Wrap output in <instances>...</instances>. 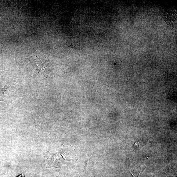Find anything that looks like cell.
<instances>
[{
    "mask_svg": "<svg viewBox=\"0 0 177 177\" xmlns=\"http://www.w3.org/2000/svg\"><path fill=\"white\" fill-rule=\"evenodd\" d=\"M129 171H130V172L131 174H132V176H133V177H136V176H135V175L134 174H133L132 173V172H131V171H130V170H129ZM139 176H138V177H139Z\"/></svg>",
    "mask_w": 177,
    "mask_h": 177,
    "instance_id": "6da1fadb",
    "label": "cell"
},
{
    "mask_svg": "<svg viewBox=\"0 0 177 177\" xmlns=\"http://www.w3.org/2000/svg\"><path fill=\"white\" fill-rule=\"evenodd\" d=\"M17 177H24V176L23 175H20L19 176H18Z\"/></svg>",
    "mask_w": 177,
    "mask_h": 177,
    "instance_id": "7a4b0ae2",
    "label": "cell"
}]
</instances>
